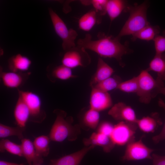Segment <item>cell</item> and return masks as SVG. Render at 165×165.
<instances>
[{
    "instance_id": "6da1fadb",
    "label": "cell",
    "mask_w": 165,
    "mask_h": 165,
    "mask_svg": "<svg viewBox=\"0 0 165 165\" xmlns=\"http://www.w3.org/2000/svg\"><path fill=\"white\" fill-rule=\"evenodd\" d=\"M97 37V39L93 40L90 34H86L84 38L78 40L77 46L92 51L101 57L114 58L119 65L123 67V56L132 52L128 43L122 44L120 39L116 36L107 35L102 32L98 33Z\"/></svg>"
},
{
    "instance_id": "7a4b0ae2",
    "label": "cell",
    "mask_w": 165,
    "mask_h": 165,
    "mask_svg": "<svg viewBox=\"0 0 165 165\" xmlns=\"http://www.w3.org/2000/svg\"><path fill=\"white\" fill-rule=\"evenodd\" d=\"M53 113L56 117L49 134L50 140L61 142L66 139L73 141L77 139L81 133L80 127L73 124V117L67 116L66 112L59 109H55Z\"/></svg>"
},
{
    "instance_id": "3957f363",
    "label": "cell",
    "mask_w": 165,
    "mask_h": 165,
    "mask_svg": "<svg viewBox=\"0 0 165 165\" xmlns=\"http://www.w3.org/2000/svg\"><path fill=\"white\" fill-rule=\"evenodd\" d=\"M148 7V2L147 1L139 5H128L125 11L129 13V17L116 37L120 39L123 36L132 35L149 25L147 16Z\"/></svg>"
},
{
    "instance_id": "277c9868",
    "label": "cell",
    "mask_w": 165,
    "mask_h": 165,
    "mask_svg": "<svg viewBox=\"0 0 165 165\" xmlns=\"http://www.w3.org/2000/svg\"><path fill=\"white\" fill-rule=\"evenodd\" d=\"M137 77L138 89L136 94L141 103L149 104L155 91L158 88L165 86L163 81L157 78L154 79L147 69L142 70Z\"/></svg>"
},
{
    "instance_id": "5b68a950",
    "label": "cell",
    "mask_w": 165,
    "mask_h": 165,
    "mask_svg": "<svg viewBox=\"0 0 165 165\" xmlns=\"http://www.w3.org/2000/svg\"><path fill=\"white\" fill-rule=\"evenodd\" d=\"M49 12L54 29L61 39L63 49L66 51L76 46L75 41L78 36L77 32L72 28L68 29L60 17L51 8Z\"/></svg>"
},
{
    "instance_id": "8992f818",
    "label": "cell",
    "mask_w": 165,
    "mask_h": 165,
    "mask_svg": "<svg viewBox=\"0 0 165 165\" xmlns=\"http://www.w3.org/2000/svg\"><path fill=\"white\" fill-rule=\"evenodd\" d=\"M18 95L28 106L30 112L29 121L41 123L45 119L46 113L42 108V101L40 97L37 94L29 91L17 89Z\"/></svg>"
},
{
    "instance_id": "52a82bcc",
    "label": "cell",
    "mask_w": 165,
    "mask_h": 165,
    "mask_svg": "<svg viewBox=\"0 0 165 165\" xmlns=\"http://www.w3.org/2000/svg\"><path fill=\"white\" fill-rule=\"evenodd\" d=\"M136 123L120 121L114 125L110 138L115 145L123 146L135 140Z\"/></svg>"
},
{
    "instance_id": "ba28073f",
    "label": "cell",
    "mask_w": 165,
    "mask_h": 165,
    "mask_svg": "<svg viewBox=\"0 0 165 165\" xmlns=\"http://www.w3.org/2000/svg\"><path fill=\"white\" fill-rule=\"evenodd\" d=\"M61 62L62 64L72 69L78 67L85 68L90 65L91 58L86 50L77 46L66 51Z\"/></svg>"
},
{
    "instance_id": "9c48e42d",
    "label": "cell",
    "mask_w": 165,
    "mask_h": 165,
    "mask_svg": "<svg viewBox=\"0 0 165 165\" xmlns=\"http://www.w3.org/2000/svg\"><path fill=\"white\" fill-rule=\"evenodd\" d=\"M154 151L146 145L142 139L137 141L135 140L126 145L124 154L121 159L123 161L152 160V154Z\"/></svg>"
},
{
    "instance_id": "30bf717a",
    "label": "cell",
    "mask_w": 165,
    "mask_h": 165,
    "mask_svg": "<svg viewBox=\"0 0 165 165\" xmlns=\"http://www.w3.org/2000/svg\"><path fill=\"white\" fill-rule=\"evenodd\" d=\"M91 88L90 108L100 112L111 108L113 106L111 97L108 92L94 87Z\"/></svg>"
},
{
    "instance_id": "8fae6325",
    "label": "cell",
    "mask_w": 165,
    "mask_h": 165,
    "mask_svg": "<svg viewBox=\"0 0 165 165\" xmlns=\"http://www.w3.org/2000/svg\"><path fill=\"white\" fill-rule=\"evenodd\" d=\"M108 114L114 119L120 121L136 123L138 119L133 109L122 102L113 105L108 111Z\"/></svg>"
},
{
    "instance_id": "7c38bea8",
    "label": "cell",
    "mask_w": 165,
    "mask_h": 165,
    "mask_svg": "<svg viewBox=\"0 0 165 165\" xmlns=\"http://www.w3.org/2000/svg\"><path fill=\"white\" fill-rule=\"evenodd\" d=\"M31 74L30 72H5L0 69V78L3 84L9 88L19 89L24 84Z\"/></svg>"
},
{
    "instance_id": "4fadbf2b",
    "label": "cell",
    "mask_w": 165,
    "mask_h": 165,
    "mask_svg": "<svg viewBox=\"0 0 165 165\" xmlns=\"http://www.w3.org/2000/svg\"><path fill=\"white\" fill-rule=\"evenodd\" d=\"M95 146H86L80 150L59 158L50 160L49 165H79L86 155Z\"/></svg>"
},
{
    "instance_id": "5bb4252c",
    "label": "cell",
    "mask_w": 165,
    "mask_h": 165,
    "mask_svg": "<svg viewBox=\"0 0 165 165\" xmlns=\"http://www.w3.org/2000/svg\"><path fill=\"white\" fill-rule=\"evenodd\" d=\"M83 142L86 146H101L106 152H110L115 145L110 137L97 132L92 133L89 138H84Z\"/></svg>"
},
{
    "instance_id": "9a60e30c",
    "label": "cell",
    "mask_w": 165,
    "mask_h": 165,
    "mask_svg": "<svg viewBox=\"0 0 165 165\" xmlns=\"http://www.w3.org/2000/svg\"><path fill=\"white\" fill-rule=\"evenodd\" d=\"M113 69L101 57L98 59L96 71L92 76L89 84L91 87L111 77L114 73Z\"/></svg>"
},
{
    "instance_id": "2e32d148",
    "label": "cell",
    "mask_w": 165,
    "mask_h": 165,
    "mask_svg": "<svg viewBox=\"0 0 165 165\" xmlns=\"http://www.w3.org/2000/svg\"><path fill=\"white\" fill-rule=\"evenodd\" d=\"M138 127L142 132L146 133H153L162 124L159 113H152L150 116L138 119L136 122Z\"/></svg>"
},
{
    "instance_id": "e0dca14e",
    "label": "cell",
    "mask_w": 165,
    "mask_h": 165,
    "mask_svg": "<svg viewBox=\"0 0 165 165\" xmlns=\"http://www.w3.org/2000/svg\"><path fill=\"white\" fill-rule=\"evenodd\" d=\"M21 141L23 156L25 158L28 164H41L42 163L43 158L37 155L33 142L27 138H24Z\"/></svg>"
},
{
    "instance_id": "ac0fdd59",
    "label": "cell",
    "mask_w": 165,
    "mask_h": 165,
    "mask_svg": "<svg viewBox=\"0 0 165 165\" xmlns=\"http://www.w3.org/2000/svg\"><path fill=\"white\" fill-rule=\"evenodd\" d=\"M13 115L17 126L25 127L29 119L30 112L26 104L19 96L15 106Z\"/></svg>"
},
{
    "instance_id": "d6986e66",
    "label": "cell",
    "mask_w": 165,
    "mask_h": 165,
    "mask_svg": "<svg viewBox=\"0 0 165 165\" xmlns=\"http://www.w3.org/2000/svg\"><path fill=\"white\" fill-rule=\"evenodd\" d=\"M8 63L9 68L11 71L26 72L29 69L31 61L28 57L17 54L10 57Z\"/></svg>"
},
{
    "instance_id": "ffe728a7",
    "label": "cell",
    "mask_w": 165,
    "mask_h": 165,
    "mask_svg": "<svg viewBox=\"0 0 165 165\" xmlns=\"http://www.w3.org/2000/svg\"><path fill=\"white\" fill-rule=\"evenodd\" d=\"M147 70L157 73V78L163 81L165 80V53L156 54L150 62Z\"/></svg>"
},
{
    "instance_id": "44dd1931",
    "label": "cell",
    "mask_w": 165,
    "mask_h": 165,
    "mask_svg": "<svg viewBox=\"0 0 165 165\" xmlns=\"http://www.w3.org/2000/svg\"><path fill=\"white\" fill-rule=\"evenodd\" d=\"M128 6L127 1L124 0H108L106 6V13L111 21L118 17L123 11H125Z\"/></svg>"
},
{
    "instance_id": "7402d4cb",
    "label": "cell",
    "mask_w": 165,
    "mask_h": 165,
    "mask_svg": "<svg viewBox=\"0 0 165 165\" xmlns=\"http://www.w3.org/2000/svg\"><path fill=\"white\" fill-rule=\"evenodd\" d=\"M99 16L94 10H92L82 16L78 21L79 28L85 31H89L97 23H99Z\"/></svg>"
},
{
    "instance_id": "603a6c76",
    "label": "cell",
    "mask_w": 165,
    "mask_h": 165,
    "mask_svg": "<svg viewBox=\"0 0 165 165\" xmlns=\"http://www.w3.org/2000/svg\"><path fill=\"white\" fill-rule=\"evenodd\" d=\"M160 31L159 26L150 24L132 35V39L134 41L137 39L146 41H153L155 38L159 34Z\"/></svg>"
},
{
    "instance_id": "cb8c5ba5",
    "label": "cell",
    "mask_w": 165,
    "mask_h": 165,
    "mask_svg": "<svg viewBox=\"0 0 165 165\" xmlns=\"http://www.w3.org/2000/svg\"><path fill=\"white\" fill-rule=\"evenodd\" d=\"M50 141L49 136L44 135L35 138L33 143L38 156L43 157L48 156L50 152L49 143Z\"/></svg>"
},
{
    "instance_id": "d4e9b609",
    "label": "cell",
    "mask_w": 165,
    "mask_h": 165,
    "mask_svg": "<svg viewBox=\"0 0 165 165\" xmlns=\"http://www.w3.org/2000/svg\"><path fill=\"white\" fill-rule=\"evenodd\" d=\"M122 81L119 76L115 75L111 76L91 87L108 92L115 89H117L118 86Z\"/></svg>"
},
{
    "instance_id": "484cf974",
    "label": "cell",
    "mask_w": 165,
    "mask_h": 165,
    "mask_svg": "<svg viewBox=\"0 0 165 165\" xmlns=\"http://www.w3.org/2000/svg\"><path fill=\"white\" fill-rule=\"evenodd\" d=\"M25 127L19 126L11 127L0 124V138H4L11 136H15L21 140L24 138L23 132L25 131Z\"/></svg>"
},
{
    "instance_id": "4316f807",
    "label": "cell",
    "mask_w": 165,
    "mask_h": 165,
    "mask_svg": "<svg viewBox=\"0 0 165 165\" xmlns=\"http://www.w3.org/2000/svg\"><path fill=\"white\" fill-rule=\"evenodd\" d=\"M100 119L99 112L90 108L84 114L82 120L87 127L95 129L99 124Z\"/></svg>"
},
{
    "instance_id": "83f0119b",
    "label": "cell",
    "mask_w": 165,
    "mask_h": 165,
    "mask_svg": "<svg viewBox=\"0 0 165 165\" xmlns=\"http://www.w3.org/2000/svg\"><path fill=\"white\" fill-rule=\"evenodd\" d=\"M72 69L62 64L54 68L51 75L53 78L62 80L76 78L77 76L73 74Z\"/></svg>"
},
{
    "instance_id": "f1b7e54d",
    "label": "cell",
    "mask_w": 165,
    "mask_h": 165,
    "mask_svg": "<svg viewBox=\"0 0 165 165\" xmlns=\"http://www.w3.org/2000/svg\"><path fill=\"white\" fill-rule=\"evenodd\" d=\"M6 151L13 155L23 156L21 145L17 144L8 139H2L0 141V152L2 153Z\"/></svg>"
},
{
    "instance_id": "f546056e",
    "label": "cell",
    "mask_w": 165,
    "mask_h": 165,
    "mask_svg": "<svg viewBox=\"0 0 165 165\" xmlns=\"http://www.w3.org/2000/svg\"><path fill=\"white\" fill-rule=\"evenodd\" d=\"M138 89V82L137 76L122 81L118 86L117 89L127 93H136Z\"/></svg>"
},
{
    "instance_id": "4dcf8cb0",
    "label": "cell",
    "mask_w": 165,
    "mask_h": 165,
    "mask_svg": "<svg viewBox=\"0 0 165 165\" xmlns=\"http://www.w3.org/2000/svg\"><path fill=\"white\" fill-rule=\"evenodd\" d=\"M108 0H93L85 1L84 4H91L94 7V10L100 16H102L106 13V6Z\"/></svg>"
},
{
    "instance_id": "1f68e13d",
    "label": "cell",
    "mask_w": 165,
    "mask_h": 165,
    "mask_svg": "<svg viewBox=\"0 0 165 165\" xmlns=\"http://www.w3.org/2000/svg\"><path fill=\"white\" fill-rule=\"evenodd\" d=\"M153 41L156 54L164 53L165 52V30H163L162 35H158Z\"/></svg>"
},
{
    "instance_id": "d6a6232c",
    "label": "cell",
    "mask_w": 165,
    "mask_h": 165,
    "mask_svg": "<svg viewBox=\"0 0 165 165\" xmlns=\"http://www.w3.org/2000/svg\"><path fill=\"white\" fill-rule=\"evenodd\" d=\"M114 125L107 121H103L99 124L97 128V132L110 137Z\"/></svg>"
},
{
    "instance_id": "836d02e7",
    "label": "cell",
    "mask_w": 165,
    "mask_h": 165,
    "mask_svg": "<svg viewBox=\"0 0 165 165\" xmlns=\"http://www.w3.org/2000/svg\"><path fill=\"white\" fill-rule=\"evenodd\" d=\"M158 105L162 108L165 111V102L161 98H159L158 101ZM153 142L157 144L165 139V121L163 127L160 132L152 138Z\"/></svg>"
},
{
    "instance_id": "e575fe53",
    "label": "cell",
    "mask_w": 165,
    "mask_h": 165,
    "mask_svg": "<svg viewBox=\"0 0 165 165\" xmlns=\"http://www.w3.org/2000/svg\"><path fill=\"white\" fill-rule=\"evenodd\" d=\"M152 165H165V156H160L155 154H152Z\"/></svg>"
},
{
    "instance_id": "d590c367",
    "label": "cell",
    "mask_w": 165,
    "mask_h": 165,
    "mask_svg": "<svg viewBox=\"0 0 165 165\" xmlns=\"http://www.w3.org/2000/svg\"><path fill=\"white\" fill-rule=\"evenodd\" d=\"M160 94L165 95V86L158 88L156 90L154 93L155 97Z\"/></svg>"
},
{
    "instance_id": "8d00e7d4",
    "label": "cell",
    "mask_w": 165,
    "mask_h": 165,
    "mask_svg": "<svg viewBox=\"0 0 165 165\" xmlns=\"http://www.w3.org/2000/svg\"><path fill=\"white\" fill-rule=\"evenodd\" d=\"M0 165H24V164L23 163H17L1 160L0 161Z\"/></svg>"
},
{
    "instance_id": "74e56055",
    "label": "cell",
    "mask_w": 165,
    "mask_h": 165,
    "mask_svg": "<svg viewBox=\"0 0 165 165\" xmlns=\"http://www.w3.org/2000/svg\"><path fill=\"white\" fill-rule=\"evenodd\" d=\"M41 165V164H35V165Z\"/></svg>"
}]
</instances>
